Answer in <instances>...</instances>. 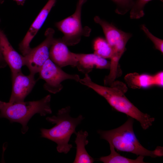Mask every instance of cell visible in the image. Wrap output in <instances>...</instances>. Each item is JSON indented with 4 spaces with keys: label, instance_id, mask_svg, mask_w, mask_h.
Wrapping results in <instances>:
<instances>
[{
    "label": "cell",
    "instance_id": "cell-1",
    "mask_svg": "<svg viewBox=\"0 0 163 163\" xmlns=\"http://www.w3.org/2000/svg\"><path fill=\"white\" fill-rule=\"evenodd\" d=\"M78 82L91 88L104 97L113 109L136 119L144 130L152 126L155 118L142 112L126 97L125 93L127 88L121 82L114 81L110 87L103 86L93 82L88 74L80 79Z\"/></svg>",
    "mask_w": 163,
    "mask_h": 163
},
{
    "label": "cell",
    "instance_id": "cell-2",
    "mask_svg": "<svg viewBox=\"0 0 163 163\" xmlns=\"http://www.w3.org/2000/svg\"><path fill=\"white\" fill-rule=\"evenodd\" d=\"M133 122L134 119L129 117L127 121L118 127L109 130H99L97 133L101 139L107 141L117 151L144 157L156 158L162 156L163 147L158 146L155 150L151 151L140 143L133 130Z\"/></svg>",
    "mask_w": 163,
    "mask_h": 163
},
{
    "label": "cell",
    "instance_id": "cell-3",
    "mask_svg": "<svg viewBox=\"0 0 163 163\" xmlns=\"http://www.w3.org/2000/svg\"><path fill=\"white\" fill-rule=\"evenodd\" d=\"M70 110V107L67 106L59 110L56 115L46 117L47 121L56 125L50 129H40L41 137L56 143L58 152L65 154L72 147L69 143L71 135L76 133V128L84 119L82 115L76 118L71 117Z\"/></svg>",
    "mask_w": 163,
    "mask_h": 163
},
{
    "label": "cell",
    "instance_id": "cell-4",
    "mask_svg": "<svg viewBox=\"0 0 163 163\" xmlns=\"http://www.w3.org/2000/svg\"><path fill=\"white\" fill-rule=\"evenodd\" d=\"M51 96L49 94L41 99L33 101L11 103L4 102L0 109V118H4L10 122L20 123L21 131L25 134L27 131V123L31 118L36 113L44 116L51 114L50 105Z\"/></svg>",
    "mask_w": 163,
    "mask_h": 163
},
{
    "label": "cell",
    "instance_id": "cell-5",
    "mask_svg": "<svg viewBox=\"0 0 163 163\" xmlns=\"http://www.w3.org/2000/svg\"><path fill=\"white\" fill-rule=\"evenodd\" d=\"M94 19L102 27L106 40L111 48L110 71L108 76L111 79H114L118 75L119 60L126 50V44L132 34L119 30L98 16H95Z\"/></svg>",
    "mask_w": 163,
    "mask_h": 163
},
{
    "label": "cell",
    "instance_id": "cell-6",
    "mask_svg": "<svg viewBox=\"0 0 163 163\" xmlns=\"http://www.w3.org/2000/svg\"><path fill=\"white\" fill-rule=\"evenodd\" d=\"M87 1L78 0L74 13L55 24L63 34L62 39L67 46L75 45L80 42L82 36L90 35L91 29L87 26L83 27L81 19L82 7Z\"/></svg>",
    "mask_w": 163,
    "mask_h": 163
},
{
    "label": "cell",
    "instance_id": "cell-7",
    "mask_svg": "<svg viewBox=\"0 0 163 163\" xmlns=\"http://www.w3.org/2000/svg\"><path fill=\"white\" fill-rule=\"evenodd\" d=\"M38 73L39 78L44 80L43 88L50 93L56 94L63 88L61 82L67 79L78 82L80 79L77 74L67 73L55 64L49 58L44 64Z\"/></svg>",
    "mask_w": 163,
    "mask_h": 163
},
{
    "label": "cell",
    "instance_id": "cell-8",
    "mask_svg": "<svg viewBox=\"0 0 163 163\" xmlns=\"http://www.w3.org/2000/svg\"><path fill=\"white\" fill-rule=\"evenodd\" d=\"M54 30L49 28L46 30L45 39L36 47L31 48L28 53L24 56L25 65L29 69L30 73L35 75L49 58V51L54 38Z\"/></svg>",
    "mask_w": 163,
    "mask_h": 163
},
{
    "label": "cell",
    "instance_id": "cell-9",
    "mask_svg": "<svg viewBox=\"0 0 163 163\" xmlns=\"http://www.w3.org/2000/svg\"><path fill=\"white\" fill-rule=\"evenodd\" d=\"M34 75L30 73L25 75L21 71L11 75L12 88L9 102L14 103L24 101L36 84L37 81Z\"/></svg>",
    "mask_w": 163,
    "mask_h": 163
},
{
    "label": "cell",
    "instance_id": "cell-10",
    "mask_svg": "<svg viewBox=\"0 0 163 163\" xmlns=\"http://www.w3.org/2000/svg\"><path fill=\"white\" fill-rule=\"evenodd\" d=\"M56 0H49L31 25L23 40L19 45V49L22 55H26L31 48L30 43L41 27Z\"/></svg>",
    "mask_w": 163,
    "mask_h": 163
},
{
    "label": "cell",
    "instance_id": "cell-11",
    "mask_svg": "<svg viewBox=\"0 0 163 163\" xmlns=\"http://www.w3.org/2000/svg\"><path fill=\"white\" fill-rule=\"evenodd\" d=\"M62 38H54L49 51V58L60 68L70 66H76L77 60L74 53L69 50Z\"/></svg>",
    "mask_w": 163,
    "mask_h": 163
},
{
    "label": "cell",
    "instance_id": "cell-12",
    "mask_svg": "<svg viewBox=\"0 0 163 163\" xmlns=\"http://www.w3.org/2000/svg\"><path fill=\"white\" fill-rule=\"evenodd\" d=\"M0 48L3 57L13 74L21 71L25 65L24 57L13 48L4 31L0 29Z\"/></svg>",
    "mask_w": 163,
    "mask_h": 163
},
{
    "label": "cell",
    "instance_id": "cell-13",
    "mask_svg": "<svg viewBox=\"0 0 163 163\" xmlns=\"http://www.w3.org/2000/svg\"><path fill=\"white\" fill-rule=\"evenodd\" d=\"M77 60L76 66L78 70L85 74L91 72L94 68L110 69V62L94 53H74Z\"/></svg>",
    "mask_w": 163,
    "mask_h": 163
},
{
    "label": "cell",
    "instance_id": "cell-14",
    "mask_svg": "<svg viewBox=\"0 0 163 163\" xmlns=\"http://www.w3.org/2000/svg\"><path fill=\"white\" fill-rule=\"evenodd\" d=\"M163 72H160L154 75L139 74L137 73L126 75L124 79L128 86L133 89H139L153 86H162Z\"/></svg>",
    "mask_w": 163,
    "mask_h": 163
},
{
    "label": "cell",
    "instance_id": "cell-15",
    "mask_svg": "<svg viewBox=\"0 0 163 163\" xmlns=\"http://www.w3.org/2000/svg\"><path fill=\"white\" fill-rule=\"evenodd\" d=\"M76 137L75 143L76 145V152L74 163H92L94 159L88 153L85 146L88 143L87 139L88 133L81 130L75 134Z\"/></svg>",
    "mask_w": 163,
    "mask_h": 163
},
{
    "label": "cell",
    "instance_id": "cell-16",
    "mask_svg": "<svg viewBox=\"0 0 163 163\" xmlns=\"http://www.w3.org/2000/svg\"><path fill=\"white\" fill-rule=\"evenodd\" d=\"M110 153L107 156H102L99 158L100 161L104 163H145L144 156L139 155L135 159H133L122 156L117 152L113 145L109 144Z\"/></svg>",
    "mask_w": 163,
    "mask_h": 163
},
{
    "label": "cell",
    "instance_id": "cell-17",
    "mask_svg": "<svg viewBox=\"0 0 163 163\" xmlns=\"http://www.w3.org/2000/svg\"><path fill=\"white\" fill-rule=\"evenodd\" d=\"M93 48L95 54L105 59L111 58L112 50L106 40L101 37L96 38L94 42Z\"/></svg>",
    "mask_w": 163,
    "mask_h": 163
},
{
    "label": "cell",
    "instance_id": "cell-18",
    "mask_svg": "<svg viewBox=\"0 0 163 163\" xmlns=\"http://www.w3.org/2000/svg\"><path fill=\"white\" fill-rule=\"evenodd\" d=\"M152 0H137L131 9L130 17L131 19H138L144 16V8L145 4ZM163 2V0H160Z\"/></svg>",
    "mask_w": 163,
    "mask_h": 163
},
{
    "label": "cell",
    "instance_id": "cell-19",
    "mask_svg": "<svg viewBox=\"0 0 163 163\" xmlns=\"http://www.w3.org/2000/svg\"><path fill=\"white\" fill-rule=\"evenodd\" d=\"M141 28L147 36L154 43L156 49L163 53V40L153 35L145 25L142 24Z\"/></svg>",
    "mask_w": 163,
    "mask_h": 163
},
{
    "label": "cell",
    "instance_id": "cell-20",
    "mask_svg": "<svg viewBox=\"0 0 163 163\" xmlns=\"http://www.w3.org/2000/svg\"><path fill=\"white\" fill-rule=\"evenodd\" d=\"M113 2L117 4L120 7L124 8L125 12L126 11L125 8L127 11L129 10V8L130 6L132 7L133 5L132 0H112Z\"/></svg>",
    "mask_w": 163,
    "mask_h": 163
},
{
    "label": "cell",
    "instance_id": "cell-21",
    "mask_svg": "<svg viewBox=\"0 0 163 163\" xmlns=\"http://www.w3.org/2000/svg\"><path fill=\"white\" fill-rule=\"evenodd\" d=\"M7 64L6 63L3 56L1 50L0 48V68L5 67Z\"/></svg>",
    "mask_w": 163,
    "mask_h": 163
},
{
    "label": "cell",
    "instance_id": "cell-22",
    "mask_svg": "<svg viewBox=\"0 0 163 163\" xmlns=\"http://www.w3.org/2000/svg\"><path fill=\"white\" fill-rule=\"evenodd\" d=\"M17 4L23 6L26 0H13Z\"/></svg>",
    "mask_w": 163,
    "mask_h": 163
},
{
    "label": "cell",
    "instance_id": "cell-23",
    "mask_svg": "<svg viewBox=\"0 0 163 163\" xmlns=\"http://www.w3.org/2000/svg\"><path fill=\"white\" fill-rule=\"evenodd\" d=\"M4 102L0 101V109L3 105Z\"/></svg>",
    "mask_w": 163,
    "mask_h": 163
},
{
    "label": "cell",
    "instance_id": "cell-24",
    "mask_svg": "<svg viewBox=\"0 0 163 163\" xmlns=\"http://www.w3.org/2000/svg\"><path fill=\"white\" fill-rule=\"evenodd\" d=\"M5 0H0V5L2 4L4 2Z\"/></svg>",
    "mask_w": 163,
    "mask_h": 163
},
{
    "label": "cell",
    "instance_id": "cell-25",
    "mask_svg": "<svg viewBox=\"0 0 163 163\" xmlns=\"http://www.w3.org/2000/svg\"><path fill=\"white\" fill-rule=\"evenodd\" d=\"M0 21H1V20H0Z\"/></svg>",
    "mask_w": 163,
    "mask_h": 163
}]
</instances>
